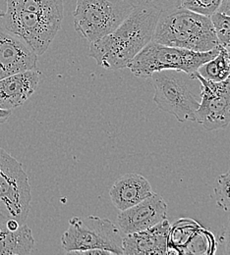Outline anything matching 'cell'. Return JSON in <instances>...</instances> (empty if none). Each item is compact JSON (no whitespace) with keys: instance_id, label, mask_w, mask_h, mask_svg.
Returning <instances> with one entry per match:
<instances>
[{"instance_id":"23","label":"cell","mask_w":230,"mask_h":255,"mask_svg":"<svg viewBox=\"0 0 230 255\" xmlns=\"http://www.w3.org/2000/svg\"><path fill=\"white\" fill-rule=\"evenodd\" d=\"M146 4L157 8L161 12L181 6V0H147Z\"/></svg>"},{"instance_id":"10","label":"cell","mask_w":230,"mask_h":255,"mask_svg":"<svg viewBox=\"0 0 230 255\" xmlns=\"http://www.w3.org/2000/svg\"><path fill=\"white\" fill-rule=\"evenodd\" d=\"M167 204L161 194L153 192L136 205L122 210L117 216V227L123 235L141 232L167 219Z\"/></svg>"},{"instance_id":"28","label":"cell","mask_w":230,"mask_h":255,"mask_svg":"<svg viewBox=\"0 0 230 255\" xmlns=\"http://www.w3.org/2000/svg\"><path fill=\"white\" fill-rule=\"evenodd\" d=\"M5 16V12L0 9V18H3Z\"/></svg>"},{"instance_id":"3","label":"cell","mask_w":230,"mask_h":255,"mask_svg":"<svg viewBox=\"0 0 230 255\" xmlns=\"http://www.w3.org/2000/svg\"><path fill=\"white\" fill-rule=\"evenodd\" d=\"M155 90L154 101L158 107L174 116L178 122H196L200 100L194 93V78L178 70H162L149 78Z\"/></svg>"},{"instance_id":"13","label":"cell","mask_w":230,"mask_h":255,"mask_svg":"<svg viewBox=\"0 0 230 255\" xmlns=\"http://www.w3.org/2000/svg\"><path fill=\"white\" fill-rule=\"evenodd\" d=\"M153 192L152 185L144 176L128 173L115 181L109 195L114 207L122 211L141 202Z\"/></svg>"},{"instance_id":"5","label":"cell","mask_w":230,"mask_h":255,"mask_svg":"<svg viewBox=\"0 0 230 255\" xmlns=\"http://www.w3.org/2000/svg\"><path fill=\"white\" fill-rule=\"evenodd\" d=\"M123 234L110 220L90 215L73 217L61 237V246L67 254L81 255L86 251L103 250L111 255H123Z\"/></svg>"},{"instance_id":"11","label":"cell","mask_w":230,"mask_h":255,"mask_svg":"<svg viewBox=\"0 0 230 255\" xmlns=\"http://www.w3.org/2000/svg\"><path fill=\"white\" fill-rule=\"evenodd\" d=\"M169 227L166 219L147 230L123 235V255H166Z\"/></svg>"},{"instance_id":"22","label":"cell","mask_w":230,"mask_h":255,"mask_svg":"<svg viewBox=\"0 0 230 255\" xmlns=\"http://www.w3.org/2000/svg\"><path fill=\"white\" fill-rule=\"evenodd\" d=\"M220 251L217 254L230 255V215L228 221L225 224L223 232L219 239Z\"/></svg>"},{"instance_id":"15","label":"cell","mask_w":230,"mask_h":255,"mask_svg":"<svg viewBox=\"0 0 230 255\" xmlns=\"http://www.w3.org/2000/svg\"><path fill=\"white\" fill-rule=\"evenodd\" d=\"M7 8L39 14L44 17L63 20V0H5Z\"/></svg>"},{"instance_id":"6","label":"cell","mask_w":230,"mask_h":255,"mask_svg":"<svg viewBox=\"0 0 230 255\" xmlns=\"http://www.w3.org/2000/svg\"><path fill=\"white\" fill-rule=\"evenodd\" d=\"M134 8L126 0H77L74 28L91 43L113 32Z\"/></svg>"},{"instance_id":"14","label":"cell","mask_w":230,"mask_h":255,"mask_svg":"<svg viewBox=\"0 0 230 255\" xmlns=\"http://www.w3.org/2000/svg\"><path fill=\"white\" fill-rule=\"evenodd\" d=\"M33 247L32 231L26 224L17 231H11L6 222L0 221V255H30Z\"/></svg>"},{"instance_id":"18","label":"cell","mask_w":230,"mask_h":255,"mask_svg":"<svg viewBox=\"0 0 230 255\" xmlns=\"http://www.w3.org/2000/svg\"><path fill=\"white\" fill-rule=\"evenodd\" d=\"M217 254L215 236L209 230L201 227L181 249L179 255H212Z\"/></svg>"},{"instance_id":"25","label":"cell","mask_w":230,"mask_h":255,"mask_svg":"<svg viewBox=\"0 0 230 255\" xmlns=\"http://www.w3.org/2000/svg\"><path fill=\"white\" fill-rule=\"evenodd\" d=\"M10 116H11L10 110H4V109L0 108V125L4 124L9 119Z\"/></svg>"},{"instance_id":"17","label":"cell","mask_w":230,"mask_h":255,"mask_svg":"<svg viewBox=\"0 0 230 255\" xmlns=\"http://www.w3.org/2000/svg\"><path fill=\"white\" fill-rule=\"evenodd\" d=\"M196 72L208 81L219 83L227 80L230 76V66L226 47L222 46L219 54L208 62L202 64Z\"/></svg>"},{"instance_id":"9","label":"cell","mask_w":230,"mask_h":255,"mask_svg":"<svg viewBox=\"0 0 230 255\" xmlns=\"http://www.w3.org/2000/svg\"><path fill=\"white\" fill-rule=\"evenodd\" d=\"M37 55L19 35L8 30L0 18V79L35 69Z\"/></svg>"},{"instance_id":"27","label":"cell","mask_w":230,"mask_h":255,"mask_svg":"<svg viewBox=\"0 0 230 255\" xmlns=\"http://www.w3.org/2000/svg\"><path fill=\"white\" fill-rule=\"evenodd\" d=\"M226 50H227V55H228V59H229V63L230 66V45L226 47Z\"/></svg>"},{"instance_id":"21","label":"cell","mask_w":230,"mask_h":255,"mask_svg":"<svg viewBox=\"0 0 230 255\" xmlns=\"http://www.w3.org/2000/svg\"><path fill=\"white\" fill-rule=\"evenodd\" d=\"M211 20L215 27L220 44L225 47L230 45V16L218 11L211 16Z\"/></svg>"},{"instance_id":"4","label":"cell","mask_w":230,"mask_h":255,"mask_svg":"<svg viewBox=\"0 0 230 255\" xmlns=\"http://www.w3.org/2000/svg\"><path fill=\"white\" fill-rule=\"evenodd\" d=\"M221 48L222 45L207 52H195L152 40L134 57L128 68L134 76L143 79L162 70H178L192 75L202 64L215 58Z\"/></svg>"},{"instance_id":"24","label":"cell","mask_w":230,"mask_h":255,"mask_svg":"<svg viewBox=\"0 0 230 255\" xmlns=\"http://www.w3.org/2000/svg\"><path fill=\"white\" fill-rule=\"evenodd\" d=\"M219 12L230 16V0H223L219 8Z\"/></svg>"},{"instance_id":"26","label":"cell","mask_w":230,"mask_h":255,"mask_svg":"<svg viewBox=\"0 0 230 255\" xmlns=\"http://www.w3.org/2000/svg\"><path fill=\"white\" fill-rule=\"evenodd\" d=\"M126 1H128L130 4H132V5L135 6V7L144 5V4H146V2H147V0H126Z\"/></svg>"},{"instance_id":"1","label":"cell","mask_w":230,"mask_h":255,"mask_svg":"<svg viewBox=\"0 0 230 255\" xmlns=\"http://www.w3.org/2000/svg\"><path fill=\"white\" fill-rule=\"evenodd\" d=\"M161 13L148 4L135 7L113 32L91 42L89 56L106 70L128 68L134 57L152 41Z\"/></svg>"},{"instance_id":"20","label":"cell","mask_w":230,"mask_h":255,"mask_svg":"<svg viewBox=\"0 0 230 255\" xmlns=\"http://www.w3.org/2000/svg\"><path fill=\"white\" fill-rule=\"evenodd\" d=\"M223 0H181V7L198 14L211 17L219 11Z\"/></svg>"},{"instance_id":"2","label":"cell","mask_w":230,"mask_h":255,"mask_svg":"<svg viewBox=\"0 0 230 255\" xmlns=\"http://www.w3.org/2000/svg\"><path fill=\"white\" fill-rule=\"evenodd\" d=\"M152 40L195 52H207L221 45L211 17L181 6L161 13Z\"/></svg>"},{"instance_id":"8","label":"cell","mask_w":230,"mask_h":255,"mask_svg":"<svg viewBox=\"0 0 230 255\" xmlns=\"http://www.w3.org/2000/svg\"><path fill=\"white\" fill-rule=\"evenodd\" d=\"M201 86V101L196 122L205 130L211 131L229 127L230 124V76L223 82H212L197 72L191 75Z\"/></svg>"},{"instance_id":"7","label":"cell","mask_w":230,"mask_h":255,"mask_svg":"<svg viewBox=\"0 0 230 255\" xmlns=\"http://www.w3.org/2000/svg\"><path fill=\"white\" fill-rule=\"evenodd\" d=\"M31 199L29 178L22 164L0 147V221L26 223Z\"/></svg>"},{"instance_id":"16","label":"cell","mask_w":230,"mask_h":255,"mask_svg":"<svg viewBox=\"0 0 230 255\" xmlns=\"http://www.w3.org/2000/svg\"><path fill=\"white\" fill-rule=\"evenodd\" d=\"M202 226L193 219L180 218L169 227L166 255H179L181 249Z\"/></svg>"},{"instance_id":"19","label":"cell","mask_w":230,"mask_h":255,"mask_svg":"<svg viewBox=\"0 0 230 255\" xmlns=\"http://www.w3.org/2000/svg\"><path fill=\"white\" fill-rule=\"evenodd\" d=\"M217 204L230 213V166L227 173L220 176L214 188Z\"/></svg>"},{"instance_id":"12","label":"cell","mask_w":230,"mask_h":255,"mask_svg":"<svg viewBox=\"0 0 230 255\" xmlns=\"http://www.w3.org/2000/svg\"><path fill=\"white\" fill-rule=\"evenodd\" d=\"M39 82L35 69L0 79V108L12 110L23 105L33 96Z\"/></svg>"}]
</instances>
